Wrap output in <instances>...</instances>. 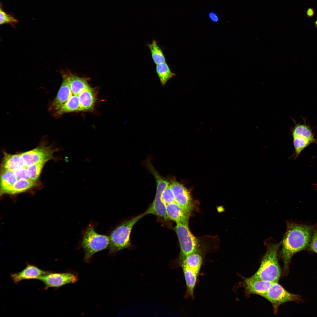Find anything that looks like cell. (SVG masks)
Instances as JSON below:
<instances>
[{"label":"cell","mask_w":317,"mask_h":317,"mask_svg":"<svg viewBox=\"0 0 317 317\" xmlns=\"http://www.w3.org/2000/svg\"><path fill=\"white\" fill-rule=\"evenodd\" d=\"M314 230V227L310 225L291 222L287 223L286 230L281 242L284 272H287L295 254L308 248Z\"/></svg>","instance_id":"cell-1"},{"label":"cell","mask_w":317,"mask_h":317,"mask_svg":"<svg viewBox=\"0 0 317 317\" xmlns=\"http://www.w3.org/2000/svg\"><path fill=\"white\" fill-rule=\"evenodd\" d=\"M267 249L260 267L252 276L253 278L270 281L278 282L281 275L277 253L281 242L267 244Z\"/></svg>","instance_id":"cell-2"},{"label":"cell","mask_w":317,"mask_h":317,"mask_svg":"<svg viewBox=\"0 0 317 317\" xmlns=\"http://www.w3.org/2000/svg\"><path fill=\"white\" fill-rule=\"evenodd\" d=\"M145 215L144 213L125 221L112 232L109 237L110 253H115L131 245L130 238L132 229L138 221Z\"/></svg>","instance_id":"cell-3"},{"label":"cell","mask_w":317,"mask_h":317,"mask_svg":"<svg viewBox=\"0 0 317 317\" xmlns=\"http://www.w3.org/2000/svg\"><path fill=\"white\" fill-rule=\"evenodd\" d=\"M201 253L196 252L187 256L180 266L182 267L186 287V296L194 297V291L203 263Z\"/></svg>","instance_id":"cell-4"},{"label":"cell","mask_w":317,"mask_h":317,"mask_svg":"<svg viewBox=\"0 0 317 317\" xmlns=\"http://www.w3.org/2000/svg\"><path fill=\"white\" fill-rule=\"evenodd\" d=\"M109 244V237L97 233L93 227L89 225L84 233L81 244L85 251V261H89L94 254L107 248Z\"/></svg>","instance_id":"cell-5"},{"label":"cell","mask_w":317,"mask_h":317,"mask_svg":"<svg viewBox=\"0 0 317 317\" xmlns=\"http://www.w3.org/2000/svg\"><path fill=\"white\" fill-rule=\"evenodd\" d=\"M175 230L180 244V252L178 258V264L181 263L188 255L198 252L201 253L197 238L191 232L188 224L176 223Z\"/></svg>","instance_id":"cell-6"},{"label":"cell","mask_w":317,"mask_h":317,"mask_svg":"<svg viewBox=\"0 0 317 317\" xmlns=\"http://www.w3.org/2000/svg\"><path fill=\"white\" fill-rule=\"evenodd\" d=\"M147 164L156 180V190L154 199L150 207L144 213L145 215L152 214L165 220L168 219L166 214V205L162 200L161 195L163 190L169 185V182L166 178H163L159 174L150 161Z\"/></svg>","instance_id":"cell-7"},{"label":"cell","mask_w":317,"mask_h":317,"mask_svg":"<svg viewBox=\"0 0 317 317\" xmlns=\"http://www.w3.org/2000/svg\"><path fill=\"white\" fill-rule=\"evenodd\" d=\"M291 129V135L293 138L296 159L301 151L312 144H317V139L315 138L312 129L305 122L303 124L297 123Z\"/></svg>","instance_id":"cell-8"},{"label":"cell","mask_w":317,"mask_h":317,"mask_svg":"<svg viewBox=\"0 0 317 317\" xmlns=\"http://www.w3.org/2000/svg\"><path fill=\"white\" fill-rule=\"evenodd\" d=\"M263 297L271 303L275 313L277 312L278 308L281 304L298 300L300 297L298 295L286 291L278 282H273Z\"/></svg>","instance_id":"cell-9"},{"label":"cell","mask_w":317,"mask_h":317,"mask_svg":"<svg viewBox=\"0 0 317 317\" xmlns=\"http://www.w3.org/2000/svg\"><path fill=\"white\" fill-rule=\"evenodd\" d=\"M44 285V289L47 290L50 288L56 289L66 284L74 283L77 280V276L69 272H49L39 278L38 279Z\"/></svg>","instance_id":"cell-10"},{"label":"cell","mask_w":317,"mask_h":317,"mask_svg":"<svg viewBox=\"0 0 317 317\" xmlns=\"http://www.w3.org/2000/svg\"><path fill=\"white\" fill-rule=\"evenodd\" d=\"M55 150L49 146H42L33 150L21 154L24 166H29L41 162H46L53 158V154Z\"/></svg>","instance_id":"cell-11"},{"label":"cell","mask_w":317,"mask_h":317,"mask_svg":"<svg viewBox=\"0 0 317 317\" xmlns=\"http://www.w3.org/2000/svg\"><path fill=\"white\" fill-rule=\"evenodd\" d=\"M170 185L176 202L190 214L194 207L190 192L182 185L177 182L173 181Z\"/></svg>","instance_id":"cell-12"},{"label":"cell","mask_w":317,"mask_h":317,"mask_svg":"<svg viewBox=\"0 0 317 317\" xmlns=\"http://www.w3.org/2000/svg\"><path fill=\"white\" fill-rule=\"evenodd\" d=\"M63 81L57 94L50 104L49 110L54 112L66 102L73 95L70 89L68 72H62Z\"/></svg>","instance_id":"cell-13"},{"label":"cell","mask_w":317,"mask_h":317,"mask_svg":"<svg viewBox=\"0 0 317 317\" xmlns=\"http://www.w3.org/2000/svg\"><path fill=\"white\" fill-rule=\"evenodd\" d=\"M42 269L36 265L26 263V267L20 272L11 273L10 276L14 283L17 284L23 280L37 279L50 272Z\"/></svg>","instance_id":"cell-14"},{"label":"cell","mask_w":317,"mask_h":317,"mask_svg":"<svg viewBox=\"0 0 317 317\" xmlns=\"http://www.w3.org/2000/svg\"><path fill=\"white\" fill-rule=\"evenodd\" d=\"M244 287L249 294L262 296L265 294L273 282L255 279L252 276L244 279Z\"/></svg>","instance_id":"cell-15"},{"label":"cell","mask_w":317,"mask_h":317,"mask_svg":"<svg viewBox=\"0 0 317 317\" xmlns=\"http://www.w3.org/2000/svg\"><path fill=\"white\" fill-rule=\"evenodd\" d=\"M166 214L168 219L176 223L188 224L189 214L185 211L176 202L166 205Z\"/></svg>","instance_id":"cell-16"},{"label":"cell","mask_w":317,"mask_h":317,"mask_svg":"<svg viewBox=\"0 0 317 317\" xmlns=\"http://www.w3.org/2000/svg\"><path fill=\"white\" fill-rule=\"evenodd\" d=\"M96 91L91 87L81 92L78 95L80 102L79 111L92 110L96 102Z\"/></svg>","instance_id":"cell-17"},{"label":"cell","mask_w":317,"mask_h":317,"mask_svg":"<svg viewBox=\"0 0 317 317\" xmlns=\"http://www.w3.org/2000/svg\"><path fill=\"white\" fill-rule=\"evenodd\" d=\"M36 185L35 182L30 179H20L13 185L0 190L1 195L4 194H14L22 193Z\"/></svg>","instance_id":"cell-18"},{"label":"cell","mask_w":317,"mask_h":317,"mask_svg":"<svg viewBox=\"0 0 317 317\" xmlns=\"http://www.w3.org/2000/svg\"><path fill=\"white\" fill-rule=\"evenodd\" d=\"M2 169L13 171L25 167L21 154H10L4 153V157L1 165Z\"/></svg>","instance_id":"cell-19"},{"label":"cell","mask_w":317,"mask_h":317,"mask_svg":"<svg viewBox=\"0 0 317 317\" xmlns=\"http://www.w3.org/2000/svg\"><path fill=\"white\" fill-rule=\"evenodd\" d=\"M70 85L73 94L78 95L83 90L91 87L88 83L89 79L80 77L68 72Z\"/></svg>","instance_id":"cell-20"},{"label":"cell","mask_w":317,"mask_h":317,"mask_svg":"<svg viewBox=\"0 0 317 317\" xmlns=\"http://www.w3.org/2000/svg\"><path fill=\"white\" fill-rule=\"evenodd\" d=\"M79 107L78 96L73 94L66 102L54 112V115L56 117L65 113L79 111Z\"/></svg>","instance_id":"cell-21"},{"label":"cell","mask_w":317,"mask_h":317,"mask_svg":"<svg viewBox=\"0 0 317 317\" xmlns=\"http://www.w3.org/2000/svg\"><path fill=\"white\" fill-rule=\"evenodd\" d=\"M156 71L160 82L164 86L171 78L176 75L166 62L156 65Z\"/></svg>","instance_id":"cell-22"},{"label":"cell","mask_w":317,"mask_h":317,"mask_svg":"<svg viewBox=\"0 0 317 317\" xmlns=\"http://www.w3.org/2000/svg\"><path fill=\"white\" fill-rule=\"evenodd\" d=\"M147 45L151 52L153 60L156 65L166 62L162 50L156 40H153L151 43Z\"/></svg>","instance_id":"cell-23"},{"label":"cell","mask_w":317,"mask_h":317,"mask_svg":"<svg viewBox=\"0 0 317 317\" xmlns=\"http://www.w3.org/2000/svg\"><path fill=\"white\" fill-rule=\"evenodd\" d=\"M18 178L13 171L1 168L0 175V190L14 185Z\"/></svg>","instance_id":"cell-24"},{"label":"cell","mask_w":317,"mask_h":317,"mask_svg":"<svg viewBox=\"0 0 317 317\" xmlns=\"http://www.w3.org/2000/svg\"><path fill=\"white\" fill-rule=\"evenodd\" d=\"M45 163L44 162H39L32 164L27 167L30 180L35 182L38 179Z\"/></svg>","instance_id":"cell-25"},{"label":"cell","mask_w":317,"mask_h":317,"mask_svg":"<svg viewBox=\"0 0 317 317\" xmlns=\"http://www.w3.org/2000/svg\"><path fill=\"white\" fill-rule=\"evenodd\" d=\"M161 198L166 205L176 202L174 194L170 185L167 186L163 191Z\"/></svg>","instance_id":"cell-26"},{"label":"cell","mask_w":317,"mask_h":317,"mask_svg":"<svg viewBox=\"0 0 317 317\" xmlns=\"http://www.w3.org/2000/svg\"><path fill=\"white\" fill-rule=\"evenodd\" d=\"M0 24H9L14 25L18 22V20L12 16L4 12L1 9H0Z\"/></svg>","instance_id":"cell-27"},{"label":"cell","mask_w":317,"mask_h":317,"mask_svg":"<svg viewBox=\"0 0 317 317\" xmlns=\"http://www.w3.org/2000/svg\"><path fill=\"white\" fill-rule=\"evenodd\" d=\"M13 171L18 179H30V175L27 167L25 166L16 169Z\"/></svg>","instance_id":"cell-28"},{"label":"cell","mask_w":317,"mask_h":317,"mask_svg":"<svg viewBox=\"0 0 317 317\" xmlns=\"http://www.w3.org/2000/svg\"><path fill=\"white\" fill-rule=\"evenodd\" d=\"M308 249L309 251L317 254V231L313 232Z\"/></svg>","instance_id":"cell-29"},{"label":"cell","mask_w":317,"mask_h":317,"mask_svg":"<svg viewBox=\"0 0 317 317\" xmlns=\"http://www.w3.org/2000/svg\"><path fill=\"white\" fill-rule=\"evenodd\" d=\"M209 17L211 21L214 22H217L219 20V17L215 12H211L209 14Z\"/></svg>","instance_id":"cell-30"},{"label":"cell","mask_w":317,"mask_h":317,"mask_svg":"<svg viewBox=\"0 0 317 317\" xmlns=\"http://www.w3.org/2000/svg\"><path fill=\"white\" fill-rule=\"evenodd\" d=\"M306 16L308 17L311 18L314 16L315 11L313 8L310 7L307 9L306 11Z\"/></svg>","instance_id":"cell-31"},{"label":"cell","mask_w":317,"mask_h":317,"mask_svg":"<svg viewBox=\"0 0 317 317\" xmlns=\"http://www.w3.org/2000/svg\"><path fill=\"white\" fill-rule=\"evenodd\" d=\"M314 24L316 28H317V20H316L314 23Z\"/></svg>","instance_id":"cell-32"}]
</instances>
